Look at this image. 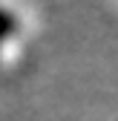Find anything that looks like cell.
Here are the masks:
<instances>
[{
  "mask_svg": "<svg viewBox=\"0 0 118 121\" xmlns=\"http://www.w3.org/2000/svg\"><path fill=\"white\" fill-rule=\"evenodd\" d=\"M9 29H12V17H9V14H3V12H0V38H3V35L9 32Z\"/></svg>",
  "mask_w": 118,
  "mask_h": 121,
  "instance_id": "6da1fadb",
  "label": "cell"
}]
</instances>
